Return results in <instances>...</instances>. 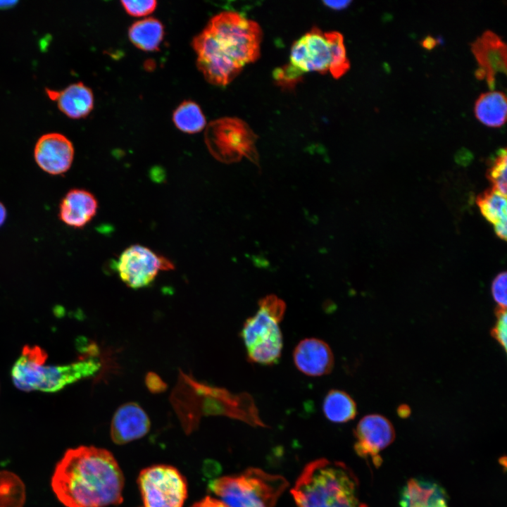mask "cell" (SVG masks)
Wrapping results in <instances>:
<instances>
[{
    "mask_svg": "<svg viewBox=\"0 0 507 507\" xmlns=\"http://www.w3.org/2000/svg\"><path fill=\"white\" fill-rule=\"evenodd\" d=\"M51 487L66 507H106L122 503L124 477L110 451L81 446L66 451Z\"/></svg>",
    "mask_w": 507,
    "mask_h": 507,
    "instance_id": "6da1fadb",
    "label": "cell"
},
{
    "mask_svg": "<svg viewBox=\"0 0 507 507\" xmlns=\"http://www.w3.org/2000/svg\"><path fill=\"white\" fill-rule=\"evenodd\" d=\"M261 39L257 23L237 12L219 13L192 39L197 68L211 84L225 86L258 58Z\"/></svg>",
    "mask_w": 507,
    "mask_h": 507,
    "instance_id": "7a4b0ae2",
    "label": "cell"
},
{
    "mask_svg": "<svg viewBox=\"0 0 507 507\" xmlns=\"http://www.w3.org/2000/svg\"><path fill=\"white\" fill-rule=\"evenodd\" d=\"M170 399L187 428L192 427L204 415H223L251 425L265 426L249 396L232 394L225 389L201 382L182 371H180Z\"/></svg>",
    "mask_w": 507,
    "mask_h": 507,
    "instance_id": "3957f363",
    "label": "cell"
},
{
    "mask_svg": "<svg viewBox=\"0 0 507 507\" xmlns=\"http://www.w3.org/2000/svg\"><path fill=\"white\" fill-rule=\"evenodd\" d=\"M296 507H368L358 482L344 463L318 458L303 469L291 490Z\"/></svg>",
    "mask_w": 507,
    "mask_h": 507,
    "instance_id": "277c9868",
    "label": "cell"
},
{
    "mask_svg": "<svg viewBox=\"0 0 507 507\" xmlns=\"http://www.w3.org/2000/svg\"><path fill=\"white\" fill-rule=\"evenodd\" d=\"M47 356L40 346H25L11 369L15 386L25 392H56L94 376L102 366L99 357L80 358L65 365H46Z\"/></svg>",
    "mask_w": 507,
    "mask_h": 507,
    "instance_id": "5b68a950",
    "label": "cell"
},
{
    "mask_svg": "<svg viewBox=\"0 0 507 507\" xmlns=\"http://www.w3.org/2000/svg\"><path fill=\"white\" fill-rule=\"evenodd\" d=\"M288 486L283 476L256 468L214 479L208 484L228 507H275Z\"/></svg>",
    "mask_w": 507,
    "mask_h": 507,
    "instance_id": "8992f818",
    "label": "cell"
},
{
    "mask_svg": "<svg viewBox=\"0 0 507 507\" xmlns=\"http://www.w3.org/2000/svg\"><path fill=\"white\" fill-rule=\"evenodd\" d=\"M285 311L284 301L274 294L258 301V311L246 320L241 331L249 361L271 365L280 360L283 346L280 323Z\"/></svg>",
    "mask_w": 507,
    "mask_h": 507,
    "instance_id": "52a82bcc",
    "label": "cell"
},
{
    "mask_svg": "<svg viewBox=\"0 0 507 507\" xmlns=\"http://www.w3.org/2000/svg\"><path fill=\"white\" fill-rule=\"evenodd\" d=\"M205 142L210 153L218 161L232 163L246 157L255 162L256 136L243 120L222 118L211 121L205 131Z\"/></svg>",
    "mask_w": 507,
    "mask_h": 507,
    "instance_id": "ba28073f",
    "label": "cell"
},
{
    "mask_svg": "<svg viewBox=\"0 0 507 507\" xmlns=\"http://www.w3.org/2000/svg\"><path fill=\"white\" fill-rule=\"evenodd\" d=\"M137 483L144 507H182L187 496L184 477L170 465L143 469Z\"/></svg>",
    "mask_w": 507,
    "mask_h": 507,
    "instance_id": "9c48e42d",
    "label": "cell"
},
{
    "mask_svg": "<svg viewBox=\"0 0 507 507\" xmlns=\"http://www.w3.org/2000/svg\"><path fill=\"white\" fill-rule=\"evenodd\" d=\"M174 268V264L169 259L140 244L125 249L116 264L121 280L135 289L151 284L160 271Z\"/></svg>",
    "mask_w": 507,
    "mask_h": 507,
    "instance_id": "30bf717a",
    "label": "cell"
},
{
    "mask_svg": "<svg viewBox=\"0 0 507 507\" xmlns=\"http://www.w3.org/2000/svg\"><path fill=\"white\" fill-rule=\"evenodd\" d=\"M354 435L356 453L378 466L382 461L380 453L394 441L395 432L393 425L385 417L370 414L361 419Z\"/></svg>",
    "mask_w": 507,
    "mask_h": 507,
    "instance_id": "8fae6325",
    "label": "cell"
},
{
    "mask_svg": "<svg viewBox=\"0 0 507 507\" xmlns=\"http://www.w3.org/2000/svg\"><path fill=\"white\" fill-rule=\"evenodd\" d=\"M330 62V44L325 34L317 27L312 28L292 46L290 63L303 73L324 74L329 70Z\"/></svg>",
    "mask_w": 507,
    "mask_h": 507,
    "instance_id": "7c38bea8",
    "label": "cell"
},
{
    "mask_svg": "<svg viewBox=\"0 0 507 507\" xmlns=\"http://www.w3.org/2000/svg\"><path fill=\"white\" fill-rule=\"evenodd\" d=\"M470 46L479 65L475 71L477 78H485L489 89L493 90L496 75L506 73V44L498 35L488 30L477 37Z\"/></svg>",
    "mask_w": 507,
    "mask_h": 507,
    "instance_id": "4fadbf2b",
    "label": "cell"
},
{
    "mask_svg": "<svg viewBox=\"0 0 507 507\" xmlns=\"http://www.w3.org/2000/svg\"><path fill=\"white\" fill-rule=\"evenodd\" d=\"M75 150L71 141L58 132L41 136L35 144L34 157L37 165L49 175L67 172L74 159Z\"/></svg>",
    "mask_w": 507,
    "mask_h": 507,
    "instance_id": "5bb4252c",
    "label": "cell"
},
{
    "mask_svg": "<svg viewBox=\"0 0 507 507\" xmlns=\"http://www.w3.org/2000/svg\"><path fill=\"white\" fill-rule=\"evenodd\" d=\"M293 360L301 373L311 377L327 375L333 369L334 358L330 346L318 338H306L294 348Z\"/></svg>",
    "mask_w": 507,
    "mask_h": 507,
    "instance_id": "9a60e30c",
    "label": "cell"
},
{
    "mask_svg": "<svg viewBox=\"0 0 507 507\" xmlns=\"http://www.w3.org/2000/svg\"><path fill=\"white\" fill-rule=\"evenodd\" d=\"M151 423L145 411L136 402H127L115 411L111 424V437L117 444L140 439L150 430Z\"/></svg>",
    "mask_w": 507,
    "mask_h": 507,
    "instance_id": "2e32d148",
    "label": "cell"
},
{
    "mask_svg": "<svg viewBox=\"0 0 507 507\" xmlns=\"http://www.w3.org/2000/svg\"><path fill=\"white\" fill-rule=\"evenodd\" d=\"M98 201L90 192L84 189L69 190L59 204V219L66 225L82 228L96 215Z\"/></svg>",
    "mask_w": 507,
    "mask_h": 507,
    "instance_id": "e0dca14e",
    "label": "cell"
},
{
    "mask_svg": "<svg viewBox=\"0 0 507 507\" xmlns=\"http://www.w3.org/2000/svg\"><path fill=\"white\" fill-rule=\"evenodd\" d=\"M48 97L56 102L59 111L72 119L86 117L94 106L92 89L81 82L70 84L56 91L46 88Z\"/></svg>",
    "mask_w": 507,
    "mask_h": 507,
    "instance_id": "ac0fdd59",
    "label": "cell"
},
{
    "mask_svg": "<svg viewBox=\"0 0 507 507\" xmlns=\"http://www.w3.org/2000/svg\"><path fill=\"white\" fill-rule=\"evenodd\" d=\"M399 507H448L444 489L423 479H411L403 487Z\"/></svg>",
    "mask_w": 507,
    "mask_h": 507,
    "instance_id": "d6986e66",
    "label": "cell"
},
{
    "mask_svg": "<svg viewBox=\"0 0 507 507\" xmlns=\"http://www.w3.org/2000/svg\"><path fill=\"white\" fill-rule=\"evenodd\" d=\"M507 101L503 92L490 91L481 94L475 103L476 118L493 127L502 126L506 120Z\"/></svg>",
    "mask_w": 507,
    "mask_h": 507,
    "instance_id": "ffe728a7",
    "label": "cell"
},
{
    "mask_svg": "<svg viewBox=\"0 0 507 507\" xmlns=\"http://www.w3.org/2000/svg\"><path fill=\"white\" fill-rule=\"evenodd\" d=\"M129 38L137 48L144 51H156L163 38L162 23L153 17L134 22L129 28Z\"/></svg>",
    "mask_w": 507,
    "mask_h": 507,
    "instance_id": "44dd1931",
    "label": "cell"
},
{
    "mask_svg": "<svg viewBox=\"0 0 507 507\" xmlns=\"http://www.w3.org/2000/svg\"><path fill=\"white\" fill-rule=\"evenodd\" d=\"M323 411L330 422L343 423L354 418L357 408L349 394L340 389H331L324 398Z\"/></svg>",
    "mask_w": 507,
    "mask_h": 507,
    "instance_id": "7402d4cb",
    "label": "cell"
},
{
    "mask_svg": "<svg viewBox=\"0 0 507 507\" xmlns=\"http://www.w3.org/2000/svg\"><path fill=\"white\" fill-rule=\"evenodd\" d=\"M477 204L485 219L494 226L506 223V196L499 191L492 187L484 191L478 196Z\"/></svg>",
    "mask_w": 507,
    "mask_h": 507,
    "instance_id": "603a6c76",
    "label": "cell"
},
{
    "mask_svg": "<svg viewBox=\"0 0 507 507\" xmlns=\"http://www.w3.org/2000/svg\"><path fill=\"white\" fill-rule=\"evenodd\" d=\"M173 119L176 127L187 133L202 130L206 124L199 106L192 101H184L175 110Z\"/></svg>",
    "mask_w": 507,
    "mask_h": 507,
    "instance_id": "cb8c5ba5",
    "label": "cell"
},
{
    "mask_svg": "<svg viewBox=\"0 0 507 507\" xmlns=\"http://www.w3.org/2000/svg\"><path fill=\"white\" fill-rule=\"evenodd\" d=\"M25 497L20 478L11 472L0 471V507H23Z\"/></svg>",
    "mask_w": 507,
    "mask_h": 507,
    "instance_id": "d4e9b609",
    "label": "cell"
},
{
    "mask_svg": "<svg viewBox=\"0 0 507 507\" xmlns=\"http://www.w3.org/2000/svg\"><path fill=\"white\" fill-rule=\"evenodd\" d=\"M330 44L331 51V62L329 70L334 78H339L346 73L350 67V63L346 57L344 38L338 32H328L324 33Z\"/></svg>",
    "mask_w": 507,
    "mask_h": 507,
    "instance_id": "484cf974",
    "label": "cell"
},
{
    "mask_svg": "<svg viewBox=\"0 0 507 507\" xmlns=\"http://www.w3.org/2000/svg\"><path fill=\"white\" fill-rule=\"evenodd\" d=\"M507 156L506 149H499L489 164L487 177L492 188L506 196Z\"/></svg>",
    "mask_w": 507,
    "mask_h": 507,
    "instance_id": "4316f807",
    "label": "cell"
},
{
    "mask_svg": "<svg viewBox=\"0 0 507 507\" xmlns=\"http://www.w3.org/2000/svg\"><path fill=\"white\" fill-rule=\"evenodd\" d=\"M303 73L291 63L282 68H276L273 72V77L276 82L284 88L292 89L299 82Z\"/></svg>",
    "mask_w": 507,
    "mask_h": 507,
    "instance_id": "83f0119b",
    "label": "cell"
},
{
    "mask_svg": "<svg viewBox=\"0 0 507 507\" xmlns=\"http://www.w3.org/2000/svg\"><path fill=\"white\" fill-rule=\"evenodd\" d=\"M125 10L133 16H144L152 13L156 7L155 0L121 1Z\"/></svg>",
    "mask_w": 507,
    "mask_h": 507,
    "instance_id": "f1b7e54d",
    "label": "cell"
},
{
    "mask_svg": "<svg viewBox=\"0 0 507 507\" xmlns=\"http://www.w3.org/2000/svg\"><path fill=\"white\" fill-rule=\"evenodd\" d=\"M506 273H499L492 283V294L499 307L506 308Z\"/></svg>",
    "mask_w": 507,
    "mask_h": 507,
    "instance_id": "f546056e",
    "label": "cell"
},
{
    "mask_svg": "<svg viewBox=\"0 0 507 507\" xmlns=\"http://www.w3.org/2000/svg\"><path fill=\"white\" fill-rule=\"evenodd\" d=\"M496 322L492 330V337L506 350L507 314L506 308L499 307L496 311Z\"/></svg>",
    "mask_w": 507,
    "mask_h": 507,
    "instance_id": "4dcf8cb0",
    "label": "cell"
},
{
    "mask_svg": "<svg viewBox=\"0 0 507 507\" xmlns=\"http://www.w3.org/2000/svg\"><path fill=\"white\" fill-rule=\"evenodd\" d=\"M145 383L148 389L154 394L163 392L167 389V384L154 372L147 373Z\"/></svg>",
    "mask_w": 507,
    "mask_h": 507,
    "instance_id": "1f68e13d",
    "label": "cell"
},
{
    "mask_svg": "<svg viewBox=\"0 0 507 507\" xmlns=\"http://www.w3.org/2000/svg\"><path fill=\"white\" fill-rule=\"evenodd\" d=\"M192 507H228L220 500L206 496L202 500L195 503Z\"/></svg>",
    "mask_w": 507,
    "mask_h": 507,
    "instance_id": "d6a6232c",
    "label": "cell"
},
{
    "mask_svg": "<svg viewBox=\"0 0 507 507\" xmlns=\"http://www.w3.org/2000/svg\"><path fill=\"white\" fill-rule=\"evenodd\" d=\"M327 7L334 10H341L346 8L350 3V1H325L323 2Z\"/></svg>",
    "mask_w": 507,
    "mask_h": 507,
    "instance_id": "836d02e7",
    "label": "cell"
},
{
    "mask_svg": "<svg viewBox=\"0 0 507 507\" xmlns=\"http://www.w3.org/2000/svg\"><path fill=\"white\" fill-rule=\"evenodd\" d=\"M506 225L507 223H501L494 226L496 236L503 240L506 239Z\"/></svg>",
    "mask_w": 507,
    "mask_h": 507,
    "instance_id": "e575fe53",
    "label": "cell"
},
{
    "mask_svg": "<svg viewBox=\"0 0 507 507\" xmlns=\"http://www.w3.org/2000/svg\"><path fill=\"white\" fill-rule=\"evenodd\" d=\"M17 4V1H0V10H6L11 8Z\"/></svg>",
    "mask_w": 507,
    "mask_h": 507,
    "instance_id": "d590c367",
    "label": "cell"
},
{
    "mask_svg": "<svg viewBox=\"0 0 507 507\" xmlns=\"http://www.w3.org/2000/svg\"><path fill=\"white\" fill-rule=\"evenodd\" d=\"M6 218V209L4 205L0 201V227L4 223Z\"/></svg>",
    "mask_w": 507,
    "mask_h": 507,
    "instance_id": "8d00e7d4",
    "label": "cell"
},
{
    "mask_svg": "<svg viewBox=\"0 0 507 507\" xmlns=\"http://www.w3.org/2000/svg\"><path fill=\"white\" fill-rule=\"evenodd\" d=\"M435 44H436L435 40L430 37H428L427 38H426L423 42V46H425L427 49H431Z\"/></svg>",
    "mask_w": 507,
    "mask_h": 507,
    "instance_id": "74e56055",
    "label": "cell"
}]
</instances>
